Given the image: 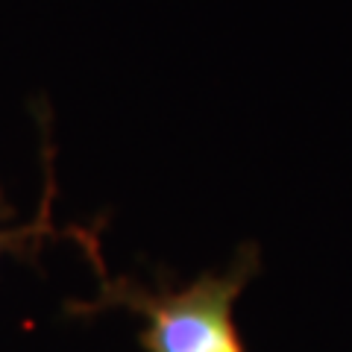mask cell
<instances>
[{"label":"cell","instance_id":"cell-1","mask_svg":"<svg viewBox=\"0 0 352 352\" xmlns=\"http://www.w3.org/2000/svg\"><path fill=\"white\" fill-rule=\"evenodd\" d=\"M94 252L91 241H82ZM100 273V305H120L144 314L147 329L141 344L147 352H247L235 326V302L247 282L258 273V250L247 247L226 273H206L182 291L150 294L126 279H109L97 258Z\"/></svg>","mask_w":352,"mask_h":352},{"label":"cell","instance_id":"cell-2","mask_svg":"<svg viewBox=\"0 0 352 352\" xmlns=\"http://www.w3.org/2000/svg\"><path fill=\"white\" fill-rule=\"evenodd\" d=\"M18 238H21L18 232H6L3 223H0V252H3V247L9 244V241H18Z\"/></svg>","mask_w":352,"mask_h":352}]
</instances>
